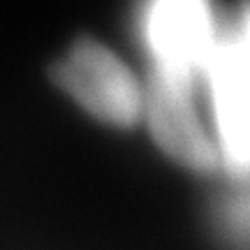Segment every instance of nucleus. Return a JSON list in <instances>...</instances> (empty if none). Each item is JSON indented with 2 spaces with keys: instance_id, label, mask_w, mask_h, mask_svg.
Here are the masks:
<instances>
[{
  "instance_id": "obj_1",
  "label": "nucleus",
  "mask_w": 250,
  "mask_h": 250,
  "mask_svg": "<svg viewBox=\"0 0 250 250\" xmlns=\"http://www.w3.org/2000/svg\"><path fill=\"white\" fill-rule=\"evenodd\" d=\"M51 79L104 123L130 127L142 118V86L114 51L83 37L54 65Z\"/></svg>"
},
{
  "instance_id": "obj_2",
  "label": "nucleus",
  "mask_w": 250,
  "mask_h": 250,
  "mask_svg": "<svg viewBox=\"0 0 250 250\" xmlns=\"http://www.w3.org/2000/svg\"><path fill=\"white\" fill-rule=\"evenodd\" d=\"M206 74L211 81L218 151L236 174L248 167V12L241 7L236 26L218 33Z\"/></svg>"
},
{
  "instance_id": "obj_3",
  "label": "nucleus",
  "mask_w": 250,
  "mask_h": 250,
  "mask_svg": "<svg viewBox=\"0 0 250 250\" xmlns=\"http://www.w3.org/2000/svg\"><path fill=\"white\" fill-rule=\"evenodd\" d=\"M192 90L195 81L153 70L142 90V116L167 155L195 171H215L223 158L197 114Z\"/></svg>"
},
{
  "instance_id": "obj_4",
  "label": "nucleus",
  "mask_w": 250,
  "mask_h": 250,
  "mask_svg": "<svg viewBox=\"0 0 250 250\" xmlns=\"http://www.w3.org/2000/svg\"><path fill=\"white\" fill-rule=\"evenodd\" d=\"M146 40L155 70L197 81L218 40L208 0H151Z\"/></svg>"
}]
</instances>
